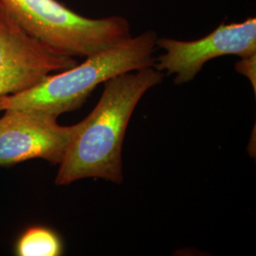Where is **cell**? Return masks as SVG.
<instances>
[{"mask_svg":"<svg viewBox=\"0 0 256 256\" xmlns=\"http://www.w3.org/2000/svg\"><path fill=\"white\" fill-rule=\"evenodd\" d=\"M164 75L153 66L104 82L100 100L84 118V126L59 164L56 185L90 178L116 184L124 182L122 146L128 122L140 99L162 82Z\"/></svg>","mask_w":256,"mask_h":256,"instance_id":"6da1fadb","label":"cell"},{"mask_svg":"<svg viewBox=\"0 0 256 256\" xmlns=\"http://www.w3.org/2000/svg\"><path fill=\"white\" fill-rule=\"evenodd\" d=\"M158 36L149 30L86 57L81 64L48 74L23 92L0 97V111L28 110L58 118L78 110L101 84L120 74L153 66Z\"/></svg>","mask_w":256,"mask_h":256,"instance_id":"7a4b0ae2","label":"cell"},{"mask_svg":"<svg viewBox=\"0 0 256 256\" xmlns=\"http://www.w3.org/2000/svg\"><path fill=\"white\" fill-rule=\"evenodd\" d=\"M0 9L30 36L68 57H88L131 36L128 19L84 18L57 0H0Z\"/></svg>","mask_w":256,"mask_h":256,"instance_id":"3957f363","label":"cell"},{"mask_svg":"<svg viewBox=\"0 0 256 256\" xmlns=\"http://www.w3.org/2000/svg\"><path fill=\"white\" fill-rule=\"evenodd\" d=\"M84 124V119L74 126H63L50 115L28 110H5L0 118V166L18 164L32 158L60 164Z\"/></svg>","mask_w":256,"mask_h":256,"instance_id":"277c9868","label":"cell"},{"mask_svg":"<svg viewBox=\"0 0 256 256\" xmlns=\"http://www.w3.org/2000/svg\"><path fill=\"white\" fill-rule=\"evenodd\" d=\"M156 46L165 52L155 60L154 68L174 75V84H183L194 80L203 66L214 58L225 55L244 58L256 54V19L221 24L209 36L194 41L158 38Z\"/></svg>","mask_w":256,"mask_h":256,"instance_id":"5b68a950","label":"cell"},{"mask_svg":"<svg viewBox=\"0 0 256 256\" xmlns=\"http://www.w3.org/2000/svg\"><path fill=\"white\" fill-rule=\"evenodd\" d=\"M30 36L0 9V97L23 92L77 64Z\"/></svg>","mask_w":256,"mask_h":256,"instance_id":"8992f818","label":"cell"},{"mask_svg":"<svg viewBox=\"0 0 256 256\" xmlns=\"http://www.w3.org/2000/svg\"><path fill=\"white\" fill-rule=\"evenodd\" d=\"M14 252L18 256H59L63 254V244L54 230L37 226L22 234Z\"/></svg>","mask_w":256,"mask_h":256,"instance_id":"52a82bcc","label":"cell"},{"mask_svg":"<svg viewBox=\"0 0 256 256\" xmlns=\"http://www.w3.org/2000/svg\"><path fill=\"white\" fill-rule=\"evenodd\" d=\"M236 72L250 81L256 92V54L241 58V60L236 64Z\"/></svg>","mask_w":256,"mask_h":256,"instance_id":"ba28073f","label":"cell"}]
</instances>
